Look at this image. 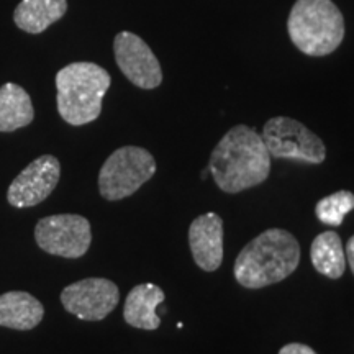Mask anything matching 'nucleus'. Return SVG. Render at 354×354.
<instances>
[{"mask_svg":"<svg viewBox=\"0 0 354 354\" xmlns=\"http://www.w3.org/2000/svg\"><path fill=\"white\" fill-rule=\"evenodd\" d=\"M209 171L223 192L236 194L268 179L271 154L254 128L236 125L214 148Z\"/></svg>","mask_w":354,"mask_h":354,"instance_id":"nucleus-1","label":"nucleus"},{"mask_svg":"<svg viewBox=\"0 0 354 354\" xmlns=\"http://www.w3.org/2000/svg\"><path fill=\"white\" fill-rule=\"evenodd\" d=\"M300 245L286 230H266L243 248L234 261V277L248 289L276 284L297 269Z\"/></svg>","mask_w":354,"mask_h":354,"instance_id":"nucleus-2","label":"nucleus"},{"mask_svg":"<svg viewBox=\"0 0 354 354\" xmlns=\"http://www.w3.org/2000/svg\"><path fill=\"white\" fill-rule=\"evenodd\" d=\"M110 84V74L95 63L82 61L64 66L56 74V100L61 118L73 127L97 120Z\"/></svg>","mask_w":354,"mask_h":354,"instance_id":"nucleus-3","label":"nucleus"},{"mask_svg":"<svg viewBox=\"0 0 354 354\" xmlns=\"http://www.w3.org/2000/svg\"><path fill=\"white\" fill-rule=\"evenodd\" d=\"M287 33L307 56H326L344 39L343 13L333 0H297L289 13Z\"/></svg>","mask_w":354,"mask_h":354,"instance_id":"nucleus-4","label":"nucleus"},{"mask_svg":"<svg viewBox=\"0 0 354 354\" xmlns=\"http://www.w3.org/2000/svg\"><path fill=\"white\" fill-rule=\"evenodd\" d=\"M156 172V161L148 149L123 146L110 154L99 174V190L105 201L133 196Z\"/></svg>","mask_w":354,"mask_h":354,"instance_id":"nucleus-5","label":"nucleus"},{"mask_svg":"<svg viewBox=\"0 0 354 354\" xmlns=\"http://www.w3.org/2000/svg\"><path fill=\"white\" fill-rule=\"evenodd\" d=\"M263 140L271 158L320 165L326 158L323 141L302 123L289 117H274L266 122Z\"/></svg>","mask_w":354,"mask_h":354,"instance_id":"nucleus-6","label":"nucleus"},{"mask_svg":"<svg viewBox=\"0 0 354 354\" xmlns=\"http://www.w3.org/2000/svg\"><path fill=\"white\" fill-rule=\"evenodd\" d=\"M35 240L43 251L53 256L81 258L91 248V223L84 216L73 214L44 216L35 228Z\"/></svg>","mask_w":354,"mask_h":354,"instance_id":"nucleus-7","label":"nucleus"},{"mask_svg":"<svg viewBox=\"0 0 354 354\" xmlns=\"http://www.w3.org/2000/svg\"><path fill=\"white\" fill-rule=\"evenodd\" d=\"M120 300V292L115 282L104 277H88L74 282L61 292V302L69 313L79 320H104Z\"/></svg>","mask_w":354,"mask_h":354,"instance_id":"nucleus-8","label":"nucleus"},{"mask_svg":"<svg viewBox=\"0 0 354 354\" xmlns=\"http://www.w3.org/2000/svg\"><path fill=\"white\" fill-rule=\"evenodd\" d=\"M115 61L128 81L140 88H156L162 82V71L151 48L131 32L118 33L113 39Z\"/></svg>","mask_w":354,"mask_h":354,"instance_id":"nucleus-9","label":"nucleus"},{"mask_svg":"<svg viewBox=\"0 0 354 354\" xmlns=\"http://www.w3.org/2000/svg\"><path fill=\"white\" fill-rule=\"evenodd\" d=\"M61 165L57 158L44 154L30 162L13 179L7 192V201L15 209L35 207L51 196L59 183Z\"/></svg>","mask_w":354,"mask_h":354,"instance_id":"nucleus-10","label":"nucleus"},{"mask_svg":"<svg viewBox=\"0 0 354 354\" xmlns=\"http://www.w3.org/2000/svg\"><path fill=\"white\" fill-rule=\"evenodd\" d=\"M189 245L194 261L203 271H216L223 261V220L209 212L197 216L189 228Z\"/></svg>","mask_w":354,"mask_h":354,"instance_id":"nucleus-11","label":"nucleus"},{"mask_svg":"<svg viewBox=\"0 0 354 354\" xmlns=\"http://www.w3.org/2000/svg\"><path fill=\"white\" fill-rule=\"evenodd\" d=\"M165 302V290L154 284H140L133 287L125 300L123 318L130 326L140 330H156L161 318L156 308Z\"/></svg>","mask_w":354,"mask_h":354,"instance_id":"nucleus-12","label":"nucleus"},{"mask_svg":"<svg viewBox=\"0 0 354 354\" xmlns=\"http://www.w3.org/2000/svg\"><path fill=\"white\" fill-rule=\"evenodd\" d=\"M43 317V304L28 292L12 290L0 295V326L21 331L33 330Z\"/></svg>","mask_w":354,"mask_h":354,"instance_id":"nucleus-13","label":"nucleus"},{"mask_svg":"<svg viewBox=\"0 0 354 354\" xmlns=\"http://www.w3.org/2000/svg\"><path fill=\"white\" fill-rule=\"evenodd\" d=\"M68 12V0H21L13 12V21L26 33L38 35L61 20Z\"/></svg>","mask_w":354,"mask_h":354,"instance_id":"nucleus-14","label":"nucleus"},{"mask_svg":"<svg viewBox=\"0 0 354 354\" xmlns=\"http://www.w3.org/2000/svg\"><path fill=\"white\" fill-rule=\"evenodd\" d=\"M35 109L28 92L19 84L7 82L0 87V131L10 133L28 127Z\"/></svg>","mask_w":354,"mask_h":354,"instance_id":"nucleus-15","label":"nucleus"},{"mask_svg":"<svg viewBox=\"0 0 354 354\" xmlns=\"http://www.w3.org/2000/svg\"><path fill=\"white\" fill-rule=\"evenodd\" d=\"M310 258L313 268L330 279H339L346 269V254H344L342 238L335 232L318 234L312 243Z\"/></svg>","mask_w":354,"mask_h":354,"instance_id":"nucleus-16","label":"nucleus"},{"mask_svg":"<svg viewBox=\"0 0 354 354\" xmlns=\"http://www.w3.org/2000/svg\"><path fill=\"white\" fill-rule=\"evenodd\" d=\"M354 209V194L349 190H339L331 196L322 198L317 203L315 214L322 223L330 227H339L344 216Z\"/></svg>","mask_w":354,"mask_h":354,"instance_id":"nucleus-17","label":"nucleus"},{"mask_svg":"<svg viewBox=\"0 0 354 354\" xmlns=\"http://www.w3.org/2000/svg\"><path fill=\"white\" fill-rule=\"evenodd\" d=\"M279 354H317L312 348L302 343H290L286 344L284 348L279 351Z\"/></svg>","mask_w":354,"mask_h":354,"instance_id":"nucleus-18","label":"nucleus"},{"mask_svg":"<svg viewBox=\"0 0 354 354\" xmlns=\"http://www.w3.org/2000/svg\"><path fill=\"white\" fill-rule=\"evenodd\" d=\"M346 259H348V264L349 268H351V271L354 274V236H351L348 240V245H346Z\"/></svg>","mask_w":354,"mask_h":354,"instance_id":"nucleus-19","label":"nucleus"}]
</instances>
